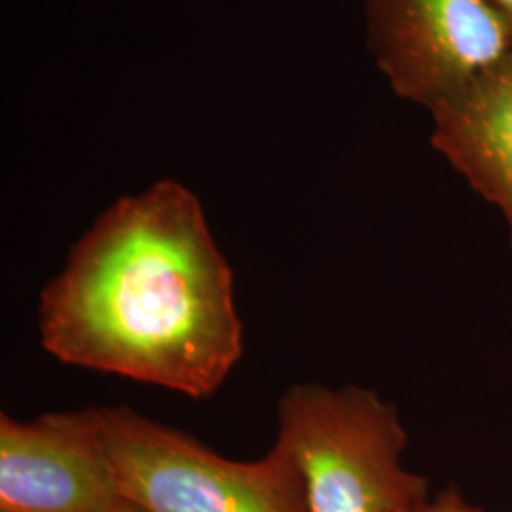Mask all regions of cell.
<instances>
[{
    "label": "cell",
    "mask_w": 512,
    "mask_h": 512,
    "mask_svg": "<svg viewBox=\"0 0 512 512\" xmlns=\"http://www.w3.org/2000/svg\"><path fill=\"white\" fill-rule=\"evenodd\" d=\"M429 116L431 147L499 211L512 249V54Z\"/></svg>",
    "instance_id": "6"
},
{
    "label": "cell",
    "mask_w": 512,
    "mask_h": 512,
    "mask_svg": "<svg viewBox=\"0 0 512 512\" xmlns=\"http://www.w3.org/2000/svg\"><path fill=\"white\" fill-rule=\"evenodd\" d=\"M59 363L205 399L243 355L234 272L200 198L164 179L107 207L38 298Z\"/></svg>",
    "instance_id": "1"
},
{
    "label": "cell",
    "mask_w": 512,
    "mask_h": 512,
    "mask_svg": "<svg viewBox=\"0 0 512 512\" xmlns=\"http://www.w3.org/2000/svg\"><path fill=\"white\" fill-rule=\"evenodd\" d=\"M110 512H147L145 509H141L137 503H133V501H129L126 497H122L120 501H118V505L112 509Z\"/></svg>",
    "instance_id": "9"
},
{
    "label": "cell",
    "mask_w": 512,
    "mask_h": 512,
    "mask_svg": "<svg viewBox=\"0 0 512 512\" xmlns=\"http://www.w3.org/2000/svg\"><path fill=\"white\" fill-rule=\"evenodd\" d=\"M425 512H484L467 503L456 490H444L442 494L431 499Z\"/></svg>",
    "instance_id": "7"
},
{
    "label": "cell",
    "mask_w": 512,
    "mask_h": 512,
    "mask_svg": "<svg viewBox=\"0 0 512 512\" xmlns=\"http://www.w3.org/2000/svg\"><path fill=\"white\" fill-rule=\"evenodd\" d=\"M366 48L393 93L435 109L512 54L490 0H363Z\"/></svg>",
    "instance_id": "4"
},
{
    "label": "cell",
    "mask_w": 512,
    "mask_h": 512,
    "mask_svg": "<svg viewBox=\"0 0 512 512\" xmlns=\"http://www.w3.org/2000/svg\"><path fill=\"white\" fill-rule=\"evenodd\" d=\"M99 418L120 494L147 512H310L274 446L236 461L126 406L99 408Z\"/></svg>",
    "instance_id": "3"
},
{
    "label": "cell",
    "mask_w": 512,
    "mask_h": 512,
    "mask_svg": "<svg viewBox=\"0 0 512 512\" xmlns=\"http://www.w3.org/2000/svg\"><path fill=\"white\" fill-rule=\"evenodd\" d=\"M0 512H8V511H0Z\"/></svg>",
    "instance_id": "10"
},
{
    "label": "cell",
    "mask_w": 512,
    "mask_h": 512,
    "mask_svg": "<svg viewBox=\"0 0 512 512\" xmlns=\"http://www.w3.org/2000/svg\"><path fill=\"white\" fill-rule=\"evenodd\" d=\"M408 435L376 391L294 384L277 406V448L310 512H425L427 478L403 463Z\"/></svg>",
    "instance_id": "2"
},
{
    "label": "cell",
    "mask_w": 512,
    "mask_h": 512,
    "mask_svg": "<svg viewBox=\"0 0 512 512\" xmlns=\"http://www.w3.org/2000/svg\"><path fill=\"white\" fill-rule=\"evenodd\" d=\"M120 499L99 408L0 416V511L110 512Z\"/></svg>",
    "instance_id": "5"
},
{
    "label": "cell",
    "mask_w": 512,
    "mask_h": 512,
    "mask_svg": "<svg viewBox=\"0 0 512 512\" xmlns=\"http://www.w3.org/2000/svg\"><path fill=\"white\" fill-rule=\"evenodd\" d=\"M490 2L494 4L495 10L509 23L512 31V0H490Z\"/></svg>",
    "instance_id": "8"
}]
</instances>
